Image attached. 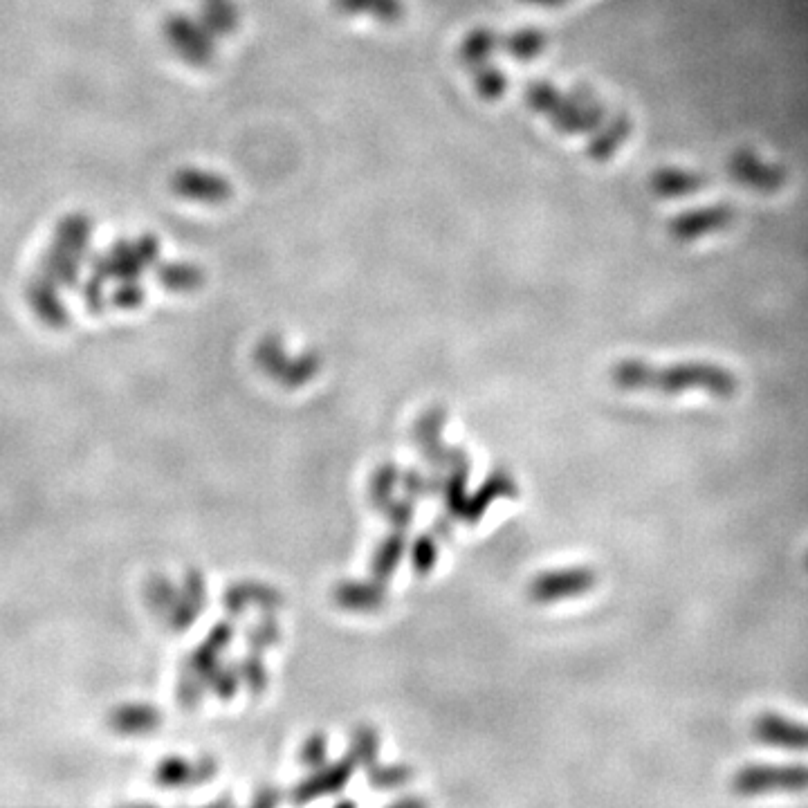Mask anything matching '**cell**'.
<instances>
[{
    "label": "cell",
    "instance_id": "obj_2",
    "mask_svg": "<svg viewBox=\"0 0 808 808\" xmlns=\"http://www.w3.org/2000/svg\"><path fill=\"white\" fill-rule=\"evenodd\" d=\"M526 101L535 113L546 115L548 122L566 135L591 137L606 124L577 106L568 93H559L550 81H530L526 86Z\"/></svg>",
    "mask_w": 808,
    "mask_h": 808
},
{
    "label": "cell",
    "instance_id": "obj_16",
    "mask_svg": "<svg viewBox=\"0 0 808 808\" xmlns=\"http://www.w3.org/2000/svg\"><path fill=\"white\" fill-rule=\"evenodd\" d=\"M472 77L476 93H479L481 99L497 101L505 95V90H508V77H505V72H501L497 66H492L490 61L483 63L479 68H474Z\"/></svg>",
    "mask_w": 808,
    "mask_h": 808
},
{
    "label": "cell",
    "instance_id": "obj_17",
    "mask_svg": "<svg viewBox=\"0 0 808 808\" xmlns=\"http://www.w3.org/2000/svg\"><path fill=\"white\" fill-rule=\"evenodd\" d=\"M160 279L167 283L171 290H187L200 283V270L189 263H169L160 272Z\"/></svg>",
    "mask_w": 808,
    "mask_h": 808
},
{
    "label": "cell",
    "instance_id": "obj_9",
    "mask_svg": "<svg viewBox=\"0 0 808 808\" xmlns=\"http://www.w3.org/2000/svg\"><path fill=\"white\" fill-rule=\"evenodd\" d=\"M752 734L759 743L788 750H808V725L795 723L782 714L764 712L752 723Z\"/></svg>",
    "mask_w": 808,
    "mask_h": 808
},
{
    "label": "cell",
    "instance_id": "obj_12",
    "mask_svg": "<svg viewBox=\"0 0 808 808\" xmlns=\"http://www.w3.org/2000/svg\"><path fill=\"white\" fill-rule=\"evenodd\" d=\"M501 43V34L490 30V27H476V30L465 36L461 50H458V57H461L467 68L474 70L483 66V63H488L492 54L501 48Z\"/></svg>",
    "mask_w": 808,
    "mask_h": 808
},
{
    "label": "cell",
    "instance_id": "obj_4",
    "mask_svg": "<svg viewBox=\"0 0 808 808\" xmlns=\"http://www.w3.org/2000/svg\"><path fill=\"white\" fill-rule=\"evenodd\" d=\"M164 34L178 57L189 66H207L214 59L216 41L211 36L214 32L202 23V18L196 21L187 14H171L164 23Z\"/></svg>",
    "mask_w": 808,
    "mask_h": 808
},
{
    "label": "cell",
    "instance_id": "obj_18",
    "mask_svg": "<svg viewBox=\"0 0 808 808\" xmlns=\"http://www.w3.org/2000/svg\"><path fill=\"white\" fill-rule=\"evenodd\" d=\"M514 492L517 490H514V483L508 474H494L490 483L485 485V490L479 494V497H476V501L472 505V514L476 517V514H479L485 505L497 497V494H514Z\"/></svg>",
    "mask_w": 808,
    "mask_h": 808
},
{
    "label": "cell",
    "instance_id": "obj_14",
    "mask_svg": "<svg viewBox=\"0 0 808 808\" xmlns=\"http://www.w3.org/2000/svg\"><path fill=\"white\" fill-rule=\"evenodd\" d=\"M501 48L517 61H532L548 48V34L539 27H523L503 36Z\"/></svg>",
    "mask_w": 808,
    "mask_h": 808
},
{
    "label": "cell",
    "instance_id": "obj_15",
    "mask_svg": "<svg viewBox=\"0 0 808 808\" xmlns=\"http://www.w3.org/2000/svg\"><path fill=\"white\" fill-rule=\"evenodd\" d=\"M200 18L216 36H225L238 27V7L234 0H202Z\"/></svg>",
    "mask_w": 808,
    "mask_h": 808
},
{
    "label": "cell",
    "instance_id": "obj_3",
    "mask_svg": "<svg viewBox=\"0 0 808 808\" xmlns=\"http://www.w3.org/2000/svg\"><path fill=\"white\" fill-rule=\"evenodd\" d=\"M732 791L741 797L808 791L806 764H752L737 770Z\"/></svg>",
    "mask_w": 808,
    "mask_h": 808
},
{
    "label": "cell",
    "instance_id": "obj_1",
    "mask_svg": "<svg viewBox=\"0 0 808 808\" xmlns=\"http://www.w3.org/2000/svg\"><path fill=\"white\" fill-rule=\"evenodd\" d=\"M611 382L622 391H707L721 400H730L739 391L737 375L710 362L654 366L642 360H622L611 369Z\"/></svg>",
    "mask_w": 808,
    "mask_h": 808
},
{
    "label": "cell",
    "instance_id": "obj_6",
    "mask_svg": "<svg viewBox=\"0 0 808 808\" xmlns=\"http://www.w3.org/2000/svg\"><path fill=\"white\" fill-rule=\"evenodd\" d=\"M728 173L739 185L761 191V194H775L786 185L788 173L779 164H770L757 151L737 149L728 160Z\"/></svg>",
    "mask_w": 808,
    "mask_h": 808
},
{
    "label": "cell",
    "instance_id": "obj_8",
    "mask_svg": "<svg viewBox=\"0 0 808 808\" xmlns=\"http://www.w3.org/2000/svg\"><path fill=\"white\" fill-rule=\"evenodd\" d=\"M734 216H737V211H734L732 205H725V202H721V205L696 207L669 220V234L683 243L696 241V238L732 225Z\"/></svg>",
    "mask_w": 808,
    "mask_h": 808
},
{
    "label": "cell",
    "instance_id": "obj_19",
    "mask_svg": "<svg viewBox=\"0 0 808 808\" xmlns=\"http://www.w3.org/2000/svg\"><path fill=\"white\" fill-rule=\"evenodd\" d=\"M526 3L541 5V7H559V5H564L566 0H526Z\"/></svg>",
    "mask_w": 808,
    "mask_h": 808
},
{
    "label": "cell",
    "instance_id": "obj_5",
    "mask_svg": "<svg viewBox=\"0 0 808 808\" xmlns=\"http://www.w3.org/2000/svg\"><path fill=\"white\" fill-rule=\"evenodd\" d=\"M598 571L589 566H571L559 568V571L541 573L539 577L530 582L528 595L532 602H562L571 598H580V595L589 593L598 586Z\"/></svg>",
    "mask_w": 808,
    "mask_h": 808
},
{
    "label": "cell",
    "instance_id": "obj_13",
    "mask_svg": "<svg viewBox=\"0 0 808 808\" xmlns=\"http://www.w3.org/2000/svg\"><path fill=\"white\" fill-rule=\"evenodd\" d=\"M337 12L348 16H373L380 23H398L404 16L402 0H333Z\"/></svg>",
    "mask_w": 808,
    "mask_h": 808
},
{
    "label": "cell",
    "instance_id": "obj_10",
    "mask_svg": "<svg viewBox=\"0 0 808 808\" xmlns=\"http://www.w3.org/2000/svg\"><path fill=\"white\" fill-rule=\"evenodd\" d=\"M710 185V180L703 173L687 171V169H676V167H665L651 173L649 178V189L651 194L658 198H681L696 194V191L705 189Z\"/></svg>",
    "mask_w": 808,
    "mask_h": 808
},
{
    "label": "cell",
    "instance_id": "obj_20",
    "mask_svg": "<svg viewBox=\"0 0 808 808\" xmlns=\"http://www.w3.org/2000/svg\"><path fill=\"white\" fill-rule=\"evenodd\" d=\"M806 566H808V555H806Z\"/></svg>",
    "mask_w": 808,
    "mask_h": 808
},
{
    "label": "cell",
    "instance_id": "obj_7",
    "mask_svg": "<svg viewBox=\"0 0 808 808\" xmlns=\"http://www.w3.org/2000/svg\"><path fill=\"white\" fill-rule=\"evenodd\" d=\"M171 189L176 196L191 202H200V205H223V202L232 198L234 191L225 176L196 167H187L173 173Z\"/></svg>",
    "mask_w": 808,
    "mask_h": 808
},
{
    "label": "cell",
    "instance_id": "obj_11",
    "mask_svg": "<svg viewBox=\"0 0 808 808\" xmlns=\"http://www.w3.org/2000/svg\"><path fill=\"white\" fill-rule=\"evenodd\" d=\"M629 135H631V117L622 113L613 115L600 131H595L591 135L589 146H586V155H589L593 162H606L609 158H613L615 151L620 149L622 142L627 140Z\"/></svg>",
    "mask_w": 808,
    "mask_h": 808
}]
</instances>
